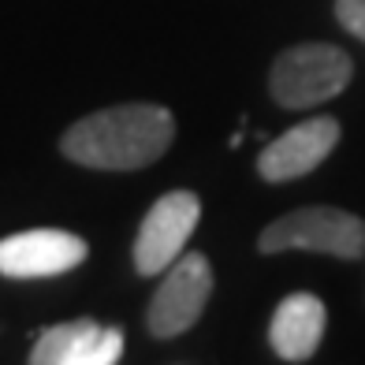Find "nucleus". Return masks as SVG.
<instances>
[{
    "label": "nucleus",
    "instance_id": "obj_9",
    "mask_svg": "<svg viewBox=\"0 0 365 365\" xmlns=\"http://www.w3.org/2000/svg\"><path fill=\"white\" fill-rule=\"evenodd\" d=\"M324 324H328L324 302L317 294L298 291L276 306L272 324H269V343L284 361H309L324 339Z\"/></svg>",
    "mask_w": 365,
    "mask_h": 365
},
{
    "label": "nucleus",
    "instance_id": "obj_5",
    "mask_svg": "<svg viewBox=\"0 0 365 365\" xmlns=\"http://www.w3.org/2000/svg\"><path fill=\"white\" fill-rule=\"evenodd\" d=\"M202 220V202L190 190H172L153 202L135 235V269L142 276H157L182 254L187 239Z\"/></svg>",
    "mask_w": 365,
    "mask_h": 365
},
{
    "label": "nucleus",
    "instance_id": "obj_10",
    "mask_svg": "<svg viewBox=\"0 0 365 365\" xmlns=\"http://www.w3.org/2000/svg\"><path fill=\"white\" fill-rule=\"evenodd\" d=\"M336 19L358 41H365V0H336Z\"/></svg>",
    "mask_w": 365,
    "mask_h": 365
},
{
    "label": "nucleus",
    "instance_id": "obj_7",
    "mask_svg": "<svg viewBox=\"0 0 365 365\" xmlns=\"http://www.w3.org/2000/svg\"><path fill=\"white\" fill-rule=\"evenodd\" d=\"M339 142V123L331 115H313V120L284 130L276 142H269L257 157V172L269 182H287L309 175L317 164L328 160V153Z\"/></svg>",
    "mask_w": 365,
    "mask_h": 365
},
{
    "label": "nucleus",
    "instance_id": "obj_4",
    "mask_svg": "<svg viewBox=\"0 0 365 365\" xmlns=\"http://www.w3.org/2000/svg\"><path fill=\"white\" fill-rule=\"evenodd\" d=\"M209 294H212L209 257L205 254H179L164 269V284L157 287L153 302H149V313H145L149 336H157V339L182 336L205 313Z\"/></svg>",
    "mask_w": 365,
    "mask_h": 365
},
{
    "label": "nucleus",
    "instance_id": "obj_8",
    "mask_svg": "<svg viewBox=\"0 0 365 365\" xmlns=\"http://www.w3.org/2000/svg\"><path fill=\"white\" fill-rule=\"evenodd\" d=\"M120 358H123V331L105 328L90 317L45 328L34 351H30L34 365H115Z\"/></svg>",
    "mask_w": 365,
    "mask_h": 365
},
{
    "label": "nucleus",
    "instance_id": "obj_6",
    "mask_svg": "<svg viewBox=\"0 0 365 365\" xmlns=\"http://www.w3.org/2000/svg\"><path fill=\"white\" fill-rule=\"evenodd\" d=\"M90 246L63 227H30L0 239V276L8 279H45L71 272L86 261Z\"/></svg>",
    "mask_w": 365,
    "mask_h": 365
},
{
    "label": "nucleus",
    "instance_id": "obj_2",
    "mask_svg": "<svg viewBox=\"0 0 365 365\" xmlns=\"http://www.w3.org/2000/svg\"><path fill=\"white\" fill-rule=\"evenodd\" d=\"M351 75H354L351 53H343L339 45L306 41V45H291L276 56L269 90L284 108H313L339 97Z\"/></svg>",
    "mask_w": 365,
    "mask_h": 365
},
{
    "label": "nucleus",
    "instance_id": "obj_3",
    "mask_svg": "<svg viewBox=\"0 0 365 365\" xmlns=\"http://www.w3.org/2000/svg\"><path fill=\"white\" fill-rule=\"evenodd\" d=\"M257 246H261V254L317 250V254H331L339 261H358L365 254V220L346 209H331V205L294 209L264 227Z\"/></svg>",
    "mask_w": 365,
    "mask_h": 365
},
{
    "label": "nucleus",
    "instance_id": "obj_1",
    "mask_svg": "<svg viewBox=\"0 0 365 365\" xmlns=\"http://www.w3.org/2000/svg\"><path fill=\"white\" fill-rule=\"evenodd\" d=\"M175 138V120L164 105H112L71 123L60 138L63 157L82 168L135 172L164 157Z\"/></svg>",
    "mask_w": 365,
    "mask_h": 365
}]
</instances>
